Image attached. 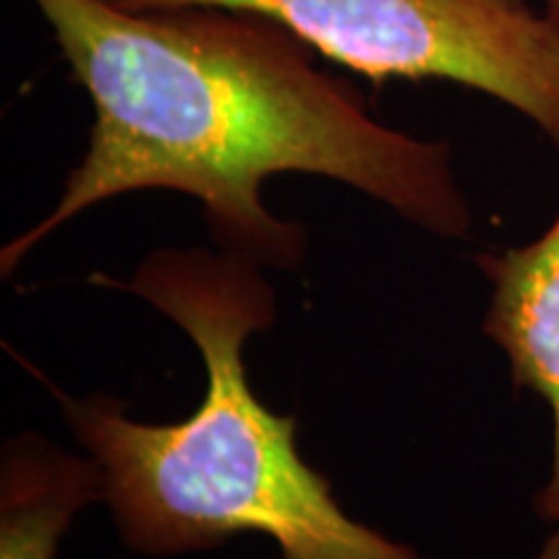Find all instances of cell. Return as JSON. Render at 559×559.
<instances>
[{
	"label": "cell",
	"mask_w": 559,
	"mask_h": 559,
	"mask_svg": "<svg viewBox=\"0 0 559 559\" xmlns=\"http://www.w3.org/2000/svg\"><path fill=\"white\" fill-rule=\"evenodd\" d=\"M544 11H547L551 19L559 21V0H544Z\"/></svg>",
	"instance_id": "52a82bcc"
},
{
	"label": "cell",
	"mask_w": 559,
	"mask_h": 559,
	"mask_svg": "<svg viewBox=\"0 0 559 559\" xmlns=\"http://www.w3.org/2000/svg\"><path fill=\"white\" fill-rule=\"evenodd\" d=\"M29 3L86 91L94 122L50 213L0 254L3 275L88 207L145 190L198 200L228 254L296 270L306 228L262 200L277 174L340 181L428 234L469 236L451 145L376 120L358 91L324 73L311 47L272 19L215 5Z\"/></svg>",
	"instance_id": "6da1fadb"
},
{
	"label": "cell",
	"mask_w": 559,
	"mask_h": 559,
	"mask_svg": "<svg viewBox=\"0 0 559 559\" xmlns=\"http://www.w3.org/2000/svg\"><path fill=\"white\" fill-rule=\"evenodd\" d=\"M536 559H559V526L551 531V536L544 542V547L539 555H536Z\"/></svg>",
	"instance_id": "8992f818"
},
{
	"label": "cell",
	"mask_w": 559,
	"mask_h": 559,
	"mask_svg": "<svg viewBox=\"0 0 559 559\" xmlns=\"http://www.w3.org/2000/svg\"><path fill=\"white\" fill-rule=\"evenodd\" d=\"M200 349L205 396L190 417L148 425L111 396H58L68 428L99 464L104 500L124 547L145 557L218 549L262 534L277 559H428L349 519L324 474L296 449V419L249 386L243 347L277 317L260 264L207 249H158L130 280Z\"/></svg>",
	"instance_id": "7a4b0ae2"
},
{
	"label": "cell",
	"mask_w": 559,
	"mask_h": 559,
	"mask_svg": "<svg viewBox=\"0 0 559 559\" xmlns=\"http://www.w3.org/2000/svg\"><path fill=\"white\" fill-rule=\"evenodd\" d=\"M104 500L102 469L39 436H16L0 464V559H55L62 534Z\"/></svg>",
	"instance_id": "5b68a950"
},
{
	"label": "cell",
	"mask_w": 559,
	"mask_h": 559,
	"mask_svg": "<svg viewBox=\"0 0 559 559\" xmlns=\"http://www.w3.org/2000/svg\"><path fill=\"white\" fill-rule=\"evenodd\" d=\"M124 11L272 19L373 83L451 81L521 111L559 148V21L528 0H104Z\"/></svg>",
	"instance_id": "3957f363"
},
{
	"label": "cell",
	"mask_w": 559,
	"mask_h": 559,
	"mask_svg": "<svg viewBox=\"0 0 559 559\" xmlns=\"http://www.w3.org/2000/svg\"><path fill=\"white\" fill-rule=\"evenodd\" d=\"M479 267L492 285L487 337L506 353L513 381L551 412V466L536 510L559 526V213L539 239L481 254Z\"/></svg>",
	"instance_id": "277c9868"
}]
</instances>
